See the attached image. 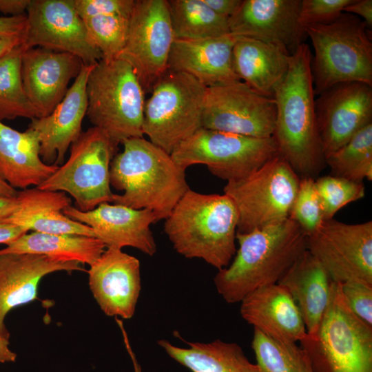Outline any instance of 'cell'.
Listing matches in <instances>:
<instances>
[{
  "mask_svg": "<svg viewBox=\"0 0 372 372\" xmlns=\"http://www.w3.org/2000/svg\"><path fill=\"white\" fill-rule=\"evenodd\" d=\"M311 55L305 43L291 54L287 74L274 91L272 136L279 154L300 178L316 179L327 165L315 110Z\"/></svg>",
  "mask_w": 372,
  "mask_h": 372,
  "instance_id": "cell-1",
  "label": "cell"
},
{
  "mask_svg": "<svg viewBox=\"0 0 372 372\" xmlns=\"http://www.w3.org/2000/svg\"><path fill=\"white\" fill-rule=\"evenodd\" d=\"M236 238L239 247L234 260L214 278L218 293L230 304L277 284L307 250V235L289 218L247 234L236 233Z\"/></svg>",
  "mask_w": 372,
  "mask_h": 372,
  "instance_id": "cell-2",
  "label": "cell"
},
{
  "mask_svg": "<svg viewBox=\"0 0 372 372\" xmlns=\"http://www.w3.org/2000/svg\"><path fill=\"white\" fill-rule=\"evenodd\" d=\"M123 149L113 158L110 169L113 204L152 210L157 220H165L190 188L185 170L171 154L143 137L122 143Z\"/></svg>",
  "mask_w": 372,
  "mask_h": 372,
  "instance_id": "cell-3",
  "label": "cell"
},
{
  "mask_svg": "<svg viewBox=\"0 0 372 372\" xmlns=\"http://www.w3.org/2000/svg\"><path fill=\"white\" fill-rule=\"evenodd\" d=\"M238 213L226 194H205L189 189L165 220L164 231L177 253L200 258L218 270L236 252Z\"/></svg>",
  "mask_w": 372,
  "mask_h": 372,
  "instance_id": "cell-4",
  "label": "cell"
},
{
  "mask_svg": "<svg viewBox=\"0 0 372 372\" xmlns=\"http://www.w3.org/2000/svg\"><path fill=\"white\" fill-rule=\"evenodd\" d=\"M304 30L314 49L311 72L315 94L344 82L372 86V42L363 20L343 12L331 23Z\"/></svg>",
  "mask_w": 372,
  "mask_h": 372,
  "instance_id": "cell-5",
  "label": "cell"
},
{
  "mask_svg": "<svg viewBox=\"0 0 372 372\" xmlns=\"http://www.w3.org/2000/svg\"><path fill=\"white\" fill-rule=\"evenodd\" d=\"M90 122L117 145L143 137L145 92L133 68L121 59H101L87 82Z\"/></svg>",
  "mask_w": 372,
  "mask_h": 372,
  "instance_id": "cell-6",
  "label": "cell"
},
{
  "mask_svg": "<svg viewBox=\"0 0 372 372\" xmlns=\"http://www.w3.org/2000/svg\"><path fill=\"white\" fill-rule=\"evenodd\" d=\"M300 344L313 372H372V327L351 311L339 283L317 332Z\"/></svg>",
  "mask_w": 372,
  "mask_h": 372,
  "instance_id": "cell-7",
  "label": "cell"
},
{
  "mask_svg": "<svg viewBox=\"0 0 372 372\" xmlns=\"http://www.w3.org/2000/svg\"><path fill=\"white\" fill-rule=\"evenodd\" d=\"M207 88L189 74L167 70L145 101L143 135L171 154L202 127Z\"/></svg>",
  "mask_w": 372,
  "mask_h": 372,
  "instance_id": "cell-8",
  "label": "cell"
},
{
  "mask_svg": "<svg viewBox=\"0 0 372 372\" xmlns=\"http://www.w3.org/2000/svg\"><path fill=\"white\" fill-rule=\"evenodd\" d=\"M117 150L118 145L105 133L92 127L71 145L67 161L37 187L69 194L81 211L111 203L114 194L110 188V169Z\"/></svg>",
  "mask_w": 372,
  "mask_h": 372,
  "instance_id": "cell-9",
  "label": "cell"
},
{
  "mask_svg": "<svg viewBox=\"0 0 372 372\" xmlns=\"http://www.w3.org/2000/svg\"><path fill=\"white\" fill-rule=\"evenodd\" d=\"M300 178L278 154L248 176L227 182L224 194L238 213L236 233L247 234L288 218Z\"/></svg>",
  "mask_w": 372,
  "mask_h": 372,
  "instance_id": "cell-10",
  "label": "cell"
},
{
  "mask_svg": "<svg viewBox=\"0 0 372 372\" xmlns=\"http://www.w3.org/2000/svg\"><path fill=\"white\" fill-rule=\"evenodd\" d=\"M278 154L273 136L250 137L200 127L171 156L185 170L204 165L213 175L229 182L248 176Z\"/></svg>",
  "mask_w": 372,
  "mask_h": 372,
  "instance_id": "cell-11",
  "label": "cell"
},
{
  "mask_svg": "<svg viewBox=\"0 0 372 372\" xmlns=\"http://www.w3.org/2000/svg\"><path fill=\"white\" fill-rule=\"evenodd\" d=\"M174 40L167 0H136L118 58L131 65L145 93L167 70Z\"/></svg>",
  "mask_w": 372,
  "mask_h": 372,
  "instance_id": "cell-12",
  "label": "cell"
},
{
  "mask_svg": "<svg viewBox=\"0 0 372 372\" xmlns=\"http://www.w3.org/2000/svg\"><path fill=\"white\" fill-rule=\"evenodd\" d=\"M276 121L273 98L236 81L207 88L202 127L250 137L273 135Z\"/></svg>",
  "mask_w": 372,
  "mask_h": 372,
  "instance_id": "cell-13",
  "label": "cell"
},
{
  "mask_svg": "<svg viewBox=\"0 0 372 372\" xmlns=\"http://www.w3.org/2000/svg\"><path fill=\"white\" fill-rule=\"evenodd\" d=\"M307 250L324 267L334 282L372 285V221L347 224L324 221L307 237Z\"/></svg>",
  "mask_w": 372,
  "mask_h": 372,
  "instance_id": "cell-14",
  "label": "cell"
},
{
  "mask_svg": "<svg viewBox=\"0 0 372 372\" xmlns=\"http://www.w3.org/2000/svg\"><path fill=\"white\" fill-rule=\"evenodd\" d=\"M27 48L67 52L83 64H95L102 55L87 34L74 0H31L26 12Z\"/></svg>",
  "mask_w": 372,
  "mask_h": 372,
  "instance_id": "cell-15",
  "label": "cell"
},
{
  "mask_svg": "<svg viewBox=\"0 0 372 372\" xmlns=\"http://www.w3.org/2000/svg\"><path fill=\"white\" fill-rule=\"evenodd\" d=\"M315 110L325 158L372 123V86L356 81L333 85L315 99Z\"/></svg>",
  "mask_w": 372,
  "mask_h": 372,
  "instance_id": "cell-16",
  "label": "cell"
},
{
  "mask_svg": "<svg viewBox=\"0 0 372 372\" xmlns=\"http://www.w3.org/2000/svg\"><path fill=\"white\" fill-rule=\"evenodd\" d=\"M87 272L90 289L103 313L132 318L141 289L139 260L121 249L107 247Z\"/></svg>",
  "mask_w": 372,
  "mask_h": 372,
  "instance_id": "cell-17",
  "label": "cell"
},
{
  "mask_svg": "<svg viewBox=\"0 0 372 372\" xmlns=\"http://www.w3.org/2000/svg\"><path fill=\"white\" fill-rule=\"evenodd\" d=\"M63 213L70 218L92 228L105 246L121 249L131 247L152 256L156 244L150 225L158 222L150 209H136L104 203L92 210L81 211L71 205Z\"/></svg>",
  "mask_w": 372,
  "mask_h": 372,
  "instance_id": "cell-18",
  "label": "cell"
},
{
  "mask_svg": "<svg viewBox=\"0 0 372 372\" xmlns=\"http://www.w3.org/2000/svg\"><path fill=\"white\" fill-rule=\"evenodd\" d=\"M83 65L79 57L70 53L37 47L25 50L21 63L23 86L37 118L52 112Z\"/></svg>",
  "mask_w": 372,
  "mask_h": 372,
  "instance_id": "cell-19",
  "label": "cell"
},
{
  "mask_svg": "<svg viewBox=\"0 0 372 372\" xmlns=\"http://www.w3.org/2000/svg\"><path fill=\"white\" fill-rule=\"evenodd\" d=\"M301 1L242 0L228 19L230 32L280 44L292 54L307 37L298 21Z\"/></svg>",
  "mask_w": 372,
  "mask_h": 372,
  "instance_id": "cell-20",
  "label": "cell"
},
{
  "mask_svg": "<svg viewBox=\"0 0 372 372\" xmlns=\"http://www.w3.org/2000/svg\"><path fill=\"white\" fill-rule=\"evenodd\" d=\"M95 64H83L65 96L51 114L31 119L28 128L37 134L40 156L48 165H62L69 147L83 132L82 122L87 110V82Z\"/></svg>",
  "mask_w": 372,
  "mask_h": 372,
  "instance_id": "cell-21",
  "label": "cell"
},
{
  "mask_svg": "<svg viewBox=\"0 0 372 372\" xmlns=\"http://www.w3.org/2000/svg\"><path fill=\"white\" fill-rule=\"evenodd\" d=\"M81 265L44 255L0 254V335L9 340L6 316L12 309L37 299L42 278L56 271H84Z\"/></svg>",
  "mask_w": 372,
  "mask_h": 372,
  "instance_id": "cell-22",
  "label": "cell"
},
{
  "mask_svg": "<svg viewBox=\"0 0 372 372\" xmlns=\"http://www.w3.org/2000/svg\"><path fill=\"white\" fill-rule=\"evenodd\" d=\"M240 302L242 318L266 335L285 342H300L307 337L299 309L282 286L273 284L260 287Z\"/></svg>",
  "mask_w": 372,
  "mask_h": 372,
  "instance_id": "cell-23",
  "label": "cell"
},
{
  "mask_svg": "<svg viewBox=\"0 0 372 372\" xmlns=\"http://www.w3.org/2000/svg\"><path fill=\"white\" fill-rule=\"evenodd\" d=\"M238 38L229 33L204 39H175L167 70L189 74L207 87L240 81L231 61L233 47Z\"/></svg>",
  "mask_w": 372,
  "mask_h": 372,
  "instance_id": "cell-24",
  "label": "cell"
},
{
  "mask_svg": "<svg viewBox=\"0 0 372 372\" xmlns=\"http://www.w3.org/2000/svg\"><path fill=\"white\" fill-rule=\"evenodd\" d=\"M291 54L280 44L239 37L232 50V66L238 79L257 92L273 97L289 70Z\"/></svg>",
  "mask_w": 372,
  "mask_h": 372,
  "instance_id": "cell-25",
  "label": "cell"
},
{
  "mask_svg": "<svg viewBox=\"0 0 372 372\" xmlns=\"http://www.w3.org/2000/svg\"><path fill=\"white\" fill-rule=\"evenodd\" d=\"M17 198L16 210L1 222L17 225L28 231L95 237L91 227L63 213L71 204V198L65 192L41 190L35 187L18 191Z\"/></svg>",
  "mask_w": 372,
  "mask_h": 372,
  "instance_id": "cell-26",
  "label": "cell"
},
{
  "mask_svg": "<svg viewBox=\"0 0 372 372\" xmlns=\"http://www.w3.org/2000/svg\"><path fill=\"white\" fill-rule=\"evenodd\" d=\"M278 285L298 306L308 335H314L328 307L333 281L321 263L307 250L288 269Z\"/></svg>",
  "mask_w": 372,
  "mask_h": 372,
  "instance_id": "cell-27",
  "label": "cell"
},
{
  "mask_svg": "<svg viewBox=\"0 0 372 372\" xmlns=\"http://www.w3.org/2000/svg\"><path fill=\"white\" fill-rule=\"evenodd\" d=\"M37 134L19 132L0 121V178L17 189L38 187L59 167L43 162Z\"/></svg>",
  "mask_w": 372,
  "mask_h": 372,
  "instance_id": "cell-28",
  "label": "cell"
},
{
  "mask_svg": "<svg viewBox=\"0 0 372 372\" xmlns=\"http://www.w3.org/2000/svg\"><path fill=\"white\" fill-rule=\"evenodd\" d=\"M185 342L188 347H179L167 340L158 341L170 358L192 372H262L236 343L220 340Z\"/></svg>",
  "mask_w": 372,
  "mask_h": 372,
  "instance_id": "cell-29",
  "label": "cell"
},
{
  "mask_svg": "<svg viewBox=\"0 0 372 372\" xmlns=\"http://www.w3.org/2000/svg\"><path fill=\"white\" fill-rule=\"evenodd\" d=\"M105 247L96 237L32 231L7 244L0 249V254L44 255L90 266L101 256Z\"/></svg>",
  "mask_w": 372,
  "mask_h": 372,
  "instance_id": "cell-30",
  "label": "cell"
},
{
  "mask_svg": "<svg viewBox=\"0 0 372 372\" xmlns=\"http://www.w3.org/2000/svg\"><path fill=\"white\" fill-rule=\"evenodd\" d=\"M174 39L197 40L231 33L227 18L214 12L203 0H167Z\"/></svg>",
  "mask_w": 372,
  "mask_h": 372,
  "instance_id": "cell-31",
  "label": "cell"
},
{
  "mask_svg": "<svg viewBox=\"0 0 372 372\" xmlns=\"http://www.w3.org/2000/svg\"><path fill=\"white\" fill-rule=\"evenodd\" d=\"M28 49L23 43L0 59V121L37 114L25 93L21 75L22 56Z\"/></svg>",
  "mask_w": 372,
  "mask_h": 372,
  "instance_id": "cell-32",
  "label": "cell"
},
{
  "mask_svg": "<svg viewBox=\"0 0 372 372\" xmlns=\"http://www.w3.org/2000/svg\"><path fill=\"white\" fill-rule=\"evenodd\" d=\"M332 176L363 182L372 180V123L358 132L342 147L325 156Z\"/></svg>",
  "mask_w": 372,
  "mask_h": 372,
  "instance_id": "cell-33",
  "label": "cell"
},
{
  "mask_svg": "<svg viewBox=\"0 0 372 372\" xmlns=\"http://www.w3.org/2000/svg\"><path fill=\"white\" fill-rule=\"evenodd\" d=\"M251 348L262 372H313L305 352L296 342H280L254 329Z\"/></svg>",
  "mask_w": 372,
  "mask_h": 372,
  "instance_id": "cell-34",
  "label": "cell"
},
{
  "mask_svg": "<svg viewBox=\"0 0 372 372\" xmlns=\"http://www.w3.org/2000/svg\"><path fill=\"white\" fill-rule=\"evenodd\" d=\"M130 18L100 15L83 19L89 37L101 52L102 59L118 58L127 41Z\"/></svg>",
  "mask_w": 372,
  "mask_h": 372,
  "instance_id": "cell-35",
  "label": "cell"
},
{
  "mask_svg": "<svg viewBox=\"0 0 372 372\" xmlns=\"http://www.w3.org/2000/svg\"><path fill=\"white\" fill-rule=\"evenodd\" d=\"M315 187L320 202L324 220H329L343 207L365 196L363 182L332 175L318 177Z\"/></svg>",
  "mask_w": 372,
  "mask_h": 372,
  "instance_id": "cell-36",
  "label": "cell"
},
{
  "mask_svg": "<svg viewBox=\"0 0 372 372\" xmlns=\"http://www.w3.org/2000/svg\"><path fill=\"white\" fill-rule=\"evenodd\" d=\"M289 218L301 227L307 237L316 233L322 226L324 220L315 187V179L300 178Z\"/></svg>",
  "mask_w": 372,
  "mask_h": 372,
  "instance_id": "cell-37",
  "label": "cell"
},
{
  "mask_svg": "<svg viewBox=\"0 0 372 372\" xmlns=\"http://www.w3.org/2000/svg\"><path fill=\"white\" fill-rule=\"evenodd\" d=\"M353 0H302L298 21L302 27L327 24L335 20Z\"/></svg>",
  "mask_w": 372,
  "mask_h": 372,
  "instance_id": "cell-38",
  "label": "cell"
},
{
  "mask_svg": "<svg viewBox=\"0 0 372 372\" xmlns=\"http://www.w3.org/2000/svg\"><path fill=\"white\" fill-rule=\"evenodd\" d=\"M340 285L342 296L351 311L372 327V285L351 281Z\"/></svg>",
  "mask_w": 372,
  "mask_h": 372,
  "instance_id": "cell-39",
  "label": "cell"
},
{
  "mask_svg": "<svg viewBox=\"0 0 372 372\" xmlns=\"http://www.w3.org/2000/svg\"><path fill=\"white\" fill-rule=\"evenodd\" d=\"M136 0H74L82 19L100 15H120L130 18Z\"/></svg>",
  "mask_w": 372,
  "mask_h": 372,
  "instance_id": "cell-40",
  "label": "cell"
},
{
  "mask_svg": "<svg viewBox=\"0 0 372 372\" xmlns=\"http://www.w3.org/2000/svg\"><path fill=\"white\" fill-rule=\"evenodd\" d=\"M26 14L0 17V34L25 35Z\"/></svg>",
  "mask_w": 372,
  "mask_h": 372,
  "instance_id": "cell-41",
  "label": "cell"
},
{
  "mask_svg": "<svg viewBox=\"0 0 372 372\" xmlns=\"http://www.w3.org/2000/svg\"><path fill=\"white\" fill-rule=\"evenodd\" d=\"M344 12L354 14L364 21L367 28L372 27V0H353L346 6Z\"/></svg>",
  "mask_w": 372,
  "mask_h": 372,
  "instance_id": "cell-42",
  "label": "cell"
},
{
  "mask_svg": "<svg viewBox=\"0 0 372 372\" xmlns=\"http://www.w3.org/2000/svg\"><path fill=\"white\" fill-rule=\"evenodd\" d=\"M216 14L230 18L240 8L242 0H203Z\"/></svg>",
  "mask_w": 372,
  "mask_h": 372,
  "instance_id": "cell-43",
  "label": "cell"
},
{
  "mask_svg": "<svg viewBox=\"0 0 372 372\" xmlns=\"http://www.w3.org/2000/svg\"><path fill=\"white\" fill-rule=\"evenodd\" d=\"M31 0H0V12L10 17L25 15Z\"/></svg>",
  "mask_w": 372,
  "mask_h": 372,
  "instance_id": "cell-44",
  "label": "cell"
},
{
  "mask_svg": "<svg viewBox=\"0 0 372 372\" xmlns=\"http://www.w3.org/2000/svg\"><path fill=\"white\" fill-rule=\"evenodd\" d=\"M28 231L17 225L0 222V244L6 245Z\"/></svg>",
  "mask_w": 372,
  "mask_h": 372,
  "instance_id": "cell-45",
  "label": "cell"
},
{
  "mask_svg": "<svg viewBox=\"0 0 372 372\" xmlns=\"http://www.w3.org/2000/svg\"><path fill=\"white\" fill-rule=\"evenodd\" d=\"M25 41V35L0 34V59Z\"/></svg>",
  "mask_w": 372,
  "mask_h": 372,
  "instance_id": "cell-46",
  "label": "cell"
},
{
  "mask_svg": "<svg viewBox=\"0 0 372 372\" xmlns=\"http://www.w3.org/2000/svg\"><path fill=\"white\" fill-rule=\"evenodd\" d=\"M18 205L17 196L12 198L0 196V222L10 216Z\"/></svg>",
  "mask_w": 372,
  "mask_h": 372,
  "instance_id": "cell-47",
  "label": "cell"
},
{
  "mask_svg": "<svg viewBox=\"0 0 372 372\" xmlns=\"http://www.w3.org/2000/svg\"><path fill=\"white\" fill-rule=\"evenodd\" d=\"M17 357V353L10 348L9 340L0 335V363L14 362Z\"/></svg>",
  "mask_w": 372,
  "mask_h": 372,
  "instance_id": "cell-48",
  "label": "cell"
},
{
  "mask_svg": "<svg viewBox=\"0 0 372 372\" xmlns=\"http://www.w3.org/2000/svg\"><path fill=\"white\" fill-rule=\"evenodd\" d=\"M116 321L118 327H120V329L121 330L123 338V342L125 343L127 353L130 355V357L132 360L134 372H142L141 366L138 364L137 359L136 358V355L131 347V345H130V343L127 337V334L126 333V331L125 329L122 320H121L118 318H116Z\"/></svg>",
  "mask_w": 372,
  "mask_h": 372,
  "instance_id": "cell-49",
  "label": "cell"
},
{
  "mask_svg": "<svg viewBox=\"0 0 372 372\" xmlns=\"http://www.w3.org/2000/svg\"><path fill=\"white\" fill-rule=\"evenodd\" d=\"M18 191L0 178V196L12 198L17 196Z\"/></svg>",
  "mask_w": 372,
  "mask_h": 372,
  "instance_id": "cell-50",
  "label": "cell"
}]
</instances>
